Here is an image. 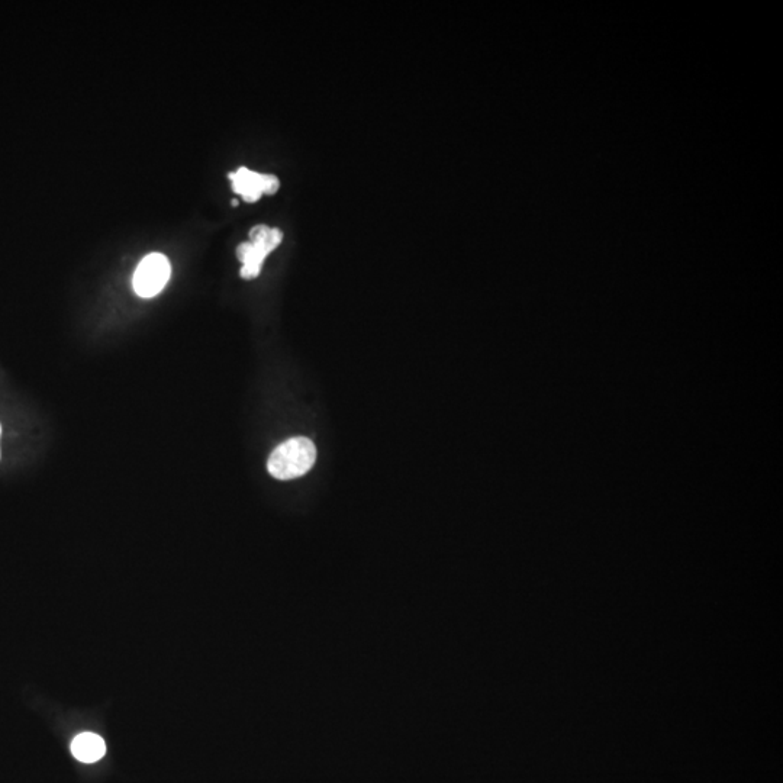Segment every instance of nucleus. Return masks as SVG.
<instances>
[{
  "mask_svg": "<svg viewBox=\"0 0 783 783\" xmlns=\"http://www.w3.org/2000/svg\"><path fill=\"white\" fill-rule=\"evenodd\" d=\"M317 460L315 444L306 437H293L270 454L267 469L273 478L292 480L306 475Z\"/></svg>",
  "mask_w": 783,
  "mask_h": 783,
  "instance_id": "nucleus-1",
  "label": "nucleus"
},
{
  "mask_svg": "<svg viewBox=\"0 0 783 783\" xmlns=\"http://www.w3.org/2000/svg\"><path fill=\"white\" fill-rule=\"evenodd\" d=\"M250 240L240 244L237 248V256L243 263L240 275L243 279L253 280L260 275L264 260L270 253L280 246L283 240V232L279 228L256 225L248 234Z\"/></svg>",
  "mask_w": 783,
  "mask_h": 783,
  "instance_id": "nucleus-2",
  "label": "nucleus"
},
{
  "mask_svg": "<svg viewBox=\"0 0 783 783\" xmlns=\"http://www.w3.org/2000/svg\"><path fill=\"white\" fill-rule=\"evenodd\" d=\"M172 276V266L164 254L151 253L141 260L132 277V288L140 298L150 299L166 288Z\"/></svg>",
  "mask_w": 783,
  "mask_h": 783,
  "instance_id": "nucleus-3",
  "label": "nucleus"
},
{
  "mask_svg": "<svg viewBox=\"0 0 783 783\" xmlns=\"http://www.w3.org/2000/svg\"><path fill=\"white\" fill-rule=\"evenodd\" d=\"M232 189L246 202H257L263 195H275L280 188L279 179L273 174L253 172L247 167H240L228 174Z\"/></svg>",
  "mask_w": 783,
  "mask_h": 783,
  "instance_id": "nucleus-4",
  "label": "nucleus"
},
{
  "mask_svg": "<svg viewBox=\"0 0 783 783\" xmlns=\"http://www.w3.org/2000/svg\"><path fill=\"white\" fill-rule=\"evenodd\" d=\"M106 752L105 741L98 734L82 733L72 743V753L83 763H95L101 760Z\"/></svg>",
  "mask_w": 783,
  "mask_h": 783,
  "instance_id": "nucleus-5",
  "label": "nucleus"
},
{
  "mask_svg": "<svg viewBox=\"0 0 783 783\" xmlns=\"http://www.w3.org/2000/svg\"><path fill=\"white\" fill-rule=\"evenodd\" d=\"M0 434H2V428H0Z\"/></svg>",
  "mask_w": 783,
  "mask_h": 783,
  "instance_id": "nucleus-6",
  "label": "nucleus"
}]
</instances>
